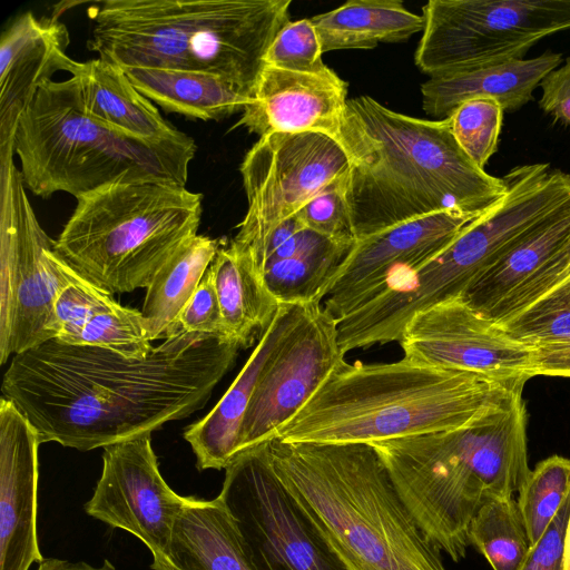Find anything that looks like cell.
<instances>
[{
	"instance_id": "6da1fadb",
	"label": "cell",
	"mask_w": 570,
	"mask_h": 570,
	"mask_svg": "<svg viewBox=\"0 0 570 570\" xmlns=\"http://www.w3.org/2000/svg\"><path fill=\"white\" fill-rule=\"evenodd\" d=\"M239 348L225 337L183 332L146 357L128 358L52 338L12 356L1 393L40 443L104 449L200 410Z\"/></svg>"
},
{
	"instance_id": "7a4b0ae2",
	"label": "cell",
	"mask_w": 570,
	"mask_h": 570,
	"mask_svg": "<svg viewBox=\"0 0 570 570\" xmlns=\"http://www.w3.org/2000/svg\"><path fill=\"white\" fill-rule=\"evenodd\" d=\"M336 140L350 161L344 198L356 242L436 213L483 214L507 193L503 177L462 150L448 119L411 117L360 96L347 100Z\"/></svg>"
},
{
	"instance_id": "3957f363",
	"label": "cell",
	"mask_w": 570,
	"mask_h": 570,
	"mask_svg": "<svg viewBox=\"0 0 570 570\" xmlns=\"http://www.w3.org/2000/svg\"><path fill=\"white\" fill-rule=\"evenodd\" d=\"M522 392L462 428L372 443L428 541L454 562L481 505L513 497L531 472Z\"/></svg>"
},
{
	"instance_id": "277c9868",
	"label": "cell",
	"mask_w": 570,
	"mask_h": 570,
	"mask_svg": "<svg viewBox=\"0 0 570 570\" xmlns=\"http://www.w3.org/2000/svg\"><path fill=\"white\" fill-rule=\"evenodd\" d=\"M527 381L415 364L343 358L275 434L284 442L376 443L462 428Z\"/></svg>"
},
{
	"instance_id": "5b68a950",
	"label": "cell",
	"mask_w": 570,
	"mask_h": 570,
	"mask_svg": "<svg viewBox=\"0 0 570 570\" xmlns=\"http://www.w3.org/2000/svg\"><path fill=\"white\" fill-rule=\"evenodd\" d=\"M292 0H106L88 49L126 67L207 72L253 96Z\"/></svg>"
},
{
	"instance_id": "8992f818",
	"label": "cell",
	"mask_w": 570,
	"mask_h": 570,
	"mask_svg": "<svg viewBox=\"0 0 570 570\" xmlns=\"http://www.w3.org/2000/svg\"><path fill=\"white\" fill-rule=\"evenodd\" d=\"M268 446L278 478L352 570H446L372 444Z\"/></svg>"
},
{
	"instance_id": "52a82bcc",
	"label": "cell",
	"mask_w": 570,
	"mask_h": 570,
	"mask_svg": "<svg viewBox=\"0 0 570 570\" xmlns=\"http://www.w3.org/2000/svg\"><path fill=\"white\" fill-rule=\"evenodd\" d=\"M13 149L21 177L32 194L77 198L117 183L164 181L186 187L197 150L180 132L144 139L86 114L69 80L41 83L21 111Z\"/></svg>"
},
{
	"instance_id": "ba28073f",
	"label": "cell",
	"mask_w": 570,
	"mask_h": 570,
	"mask_svg": "<svg viewBox=\"0 0 570 570\" xmlns=\"http://www.w3.org/2000/svg\"><path fill=\"white\" fill-rule=\"evenodd\" d=\"M203 195L164 181L117 183L77 198L55 252L110 295L147 288L160 266L197 235Z\"/></svg>"
},
{
	"instance_id": "9c48e42d",
	"label": "cell",
	"mask_w": 570,
	"mask_h": 570,
	"mask_svg": "<svg viewBox=\"0 0 570 570\" xmlns=\"http://www.w3.org/2000/svg\"><path fill=\"white\" fill-rule=\"evenodd\" d=\"M504 197L466 226L436 257L402 277L391 293L406 320L461 296L544 219L570 199V173L549 164L512 168Z\"/></svg>"
},
{
	"instance_id": "30bf717a",
	"label": "cell",
	"mask_w": 570,
	"mask_h": 570,
	"mask_svg": "<svg viewBox=\"0 0 570 570\" xmlns=\"http://www.w3.org/2000/svg\"><path fill=\"white\" fill-rule=\"evenodd\" d=\"M16 128L0 130V363L55 338L59 293L81 279L56 252L13 163Z\"/></svg>"
},
{
	"instance_id": "8fae6325",
	"label": "cell",
	"mask_w": 570,
	"mask_h": 570,
	"mask_svg": "<svg viewBox=\"0 0 570 570\" xmlns=\"http://www.w3.org/2000/svg\"><path fill=\"white\" fill-rule=\"evenodd\" d=\"M414 60L429 77L521 60L570 29V0H430Z\"/></svg>"
},
{
	"instance_id": "7c38bea8",
	"label": "cell",
	"mask_w": 570,
	"mask_h": 570,
	"mask_svg": "<svg viewBox=\"0 0 570 570\" xmlns=\"http://www.w3.org/2000/svg\"><path fill=\"white\" fill-rule=\"evenodd\" d=\"M218 497L256 570H352L276 474L268 442L232 461Z\"/></svg>"
},
{
	"instance_id": "4fadbf2b",
	"label": "cell",
	"mask_w": 570,
	"mask_h": 570,
	"mask_svg": "<svg viewBox=\"0 0 570 570\" xmlns=\"http://www.w3.org/2000/svg\"><path fill=\"white\" fill-rule=\"evenodd\" d=\"M239 171L247 212L232 240L254 262L272 233L318 194L346 185L348 158L322 132H274L247 151Z\"/></svg>"
},
{
	"instance_id": "5bb4252c",
	"label": "cell",
	"mask_w": 570,
	"mask_h": 570,
	"mask_svg": "<svg viewBox=\"0 0 570 570\" xmlns=\"http://www.w3.org/2000/svg\"><path fill=\"white\" fill-rule=\"evenodd\" d=\"M403 358L502 382L532 376L534 348L515 341L461 296L419 312L399 341Z\"/></svg>"
},
{
	"instance_id": "9a60e30c",
	"label": "cell",
	"mask_w": 570,
	"mask_h": 570,
	"mask_svg": "<svg viewBox=\"0 0 570 570\" xmlns=\"http://www.w3.org/2000/svg\"><path fill=\"white\" fill-rule=\"evenodd\" d=\"M344 356L337 320L313 304L259 376L242 424L238 454L273 440Z\"/></svg>"
},
{
	"instance_id": "2e32d148",
	"label": "cell",
	"mask_w": 570,
	"mask_h": 570,
	"mask_svg": "<svg viewBox=\"0 0 570 570\" xmlns=\"http://www.w3.org/2000/svg\"><path fill=\"white\" fill-rule=\"evenodd\" d=\"M186 499L163 478L151 434H144L104 448L101 474L83 508L89 517L138 538L159 560Z\"/></svg>"
},
{
	"instance_id": "e0dca14e",
	"label": "cell",
	"mask_w": 570,
	"mask_h": 570,
	"mask_svg": "<svg viewBox=\"0 0 570 570\" xmlns=\"http://www.w3.org/2000/svg\"><path fill=\"white\" fill-rule=\"evenodd\" d=\"M483 214L436 213L355 242L325 296L324 308L341 321L436 257Z\"/></svg>"
},
{
	"instance_id": "ac0fdd59",
	"label": "cell",
	"mask_w": 570,
	"mask_h": 570,
	"mask_svg": "<svg viewBox=\"0 0 570 570\" xmlns=\"http://www.w3.org/2000/svg\"><path fill=\"white\" fill-rule=\"evenodd\" d=\"M570 199L537 226L461 295L474 311L502 324L567 278Z\"/></svg>"
},
{
	"instance_id": "d6986e66",
	"label": "cell",
	"mask_w": 570,
	"mask_h": 570,
	"mask_svg": "<svg viewBox=\"0 0 570 570\" xmlns=\"http://www.w3.org/2000/svg\"><path fill=\"white\" fill-rule=\"evenodd\" d=\"M347 100V83L328 67L298 72L265 65L234 128L244 127L259 138L312 131L336 139Z\"/></svg>"
},
{
	"instance_id": "ffe728a7",
	"label": "cell",
	"mask_w": 570,
	"mask_h": 570,
	"mask_svg": "<svg viewBox=\"0 0 570 570\" xmlns=\"http://www.w3.org/2000/svg\"><path fill=\"white\" fill-rule=\"evenodd\" d=\"M38 432L8 399L0 400V570L40 563L37 534Z\"/></svg>"
},
{
	"instance_id": "44dd1931",
	"label": "cell",
	"mask_w": 570,
	"mask_h": 570,
	"mask_svg": "<svg viewBox=\"0 0 570 570\" xmlns=\"http://www.w3.org/2000/svg\"><path fill=\"white\" fill-rule=\"evenodd\" d=\"M312 305L279 304L272 322L222 399L204 417L185 429L184 439L196 456L199 471L226 469L238 455L242 424L259 376L271 356L305 318Z\"/></svg>"
},
{
	"instance_id": "7402d4cb",
	"label": "cell",
	"mask_w": 570,
	"mask_h": 570,
	"mask_svg": "<svg viewBox=\"0 0 570 570\" xmlns=\"http://www.w3.org/2000/svg\"><path fill=\"white\" fill-rule=\"evenodd\" d=\"M70 42L63 23L38 19L31 11L16 18L0 40V116L23 110L38 87L60 70L70 71L76 60L66 53Z\"/></svg>"
},
{
	"instance_id": "603a6c76",
	"label": "cell",
	"mask_w": 570,
	"mask_h": 570,
	"mask_svg": "<svg viewBox=\"0 0 570 570\" xmlns=\"http://www.w3.org/2000/svg\"><path fill=\"white\" fill-rule=\"evenodd\" d=\"M561 61V53L547 52L532 59L431 76L421 86L422 106L438 120L473 98H492L503 110L515 111L532 100L533 90Z\"/></svg>"
},
{
	"instance_id": "cb8c5ba5",
	"label": "cell",
	"mask_w": 570,
	"mask_h": 570,
	"mask_svg": "<svg viewBox=\"0 0 570 570\" xmlns=\"http://www.w3.org/2000/svg\"><path fill=\"white\" fill-rule=\"evenodd\" d=\"M151 570H256L219 497H187L165 556Z\"/></svg>"
},
{
	"instance_id": "d4e9b609",
	"label": "cell",
	"mask_w": 570,
	"mask_h": 570,
	"mask_svg": "<svg viewBox=\"0 0 570 570\" xmlns=\"http://www.w3.org/2000/svg\"><path fill=\"white\" fill-rule=\"evenodd\" d=\"M68 79L81 109L131 136L163 139L181 131L130 82L124 69L101 58L77 61Z\"/></svg>"
},
{
	"instance_id": "484cf974",
	"label": "cell",
	"mask_w": 570,
	"mask_h": 570,
	"mask_svg": "<svg viewBox=\"0 0 570 570\" xmlns=\"http://www.w3.org/2000/svg\"><path fill=\"white\" fill-rule=\"evenodd\" d=\"M134 87L166 112L220 120L243 112L252 97L225 79L200 71L126 67Z\"/></svg>"
},
{
	"instance_id": "4316f807",
	"label": "cell",
	"mask_w": 570,
	"mask_h": 570,
	"mask_svg": "<svg viewBox=\"0 0 570 570\" xmlns=\"http://www.w3.org/2000/svg\"><path fill=\"white\" fill-rule=\"evenodd\" d=\"M209 269L227 337L240 347L250 346L267 328L279 303L252 256L233 242L218 249Z\"/></svg>"
},
{
	"instance_id": "83f0119b",
	"label": "cell",
	"mask_w": 570,
	"mask_h": 570,
	"mask_svg": "<svg viewBox=\"0 0 570 570\" xmlns=\"http://www.w3.org/2000/svg\"><path fill=\"white\" fill-rule=\"evenodd\" d=\"M311 21L323 53L402 42L424 28L422 14L411 12L401 0H350Z\"/></svg>"
},
{
	"instance_id": "f1b7e54d",
	"label": "cell",
	"mask_w": 570,
	"mask_h": 570,
	"mask_svg": "<svg viewBox=\"0 0 570 570\" xmlns=\"http://www.w3.org/2000/svg\"><path fill=\"white\" fill-rule=\"evenodd\" d=\"M219 248L217 239L197 234L185 240L157 271L146 288L141 308L151 341L170 337L177 316Z\"/></svg>"
},
{
	"instance_id": "f546056e",
	"label": "cell",
	"mask_w": 570,
	"mask_h": 570,
	"mask_svg": "<svg viewBox=\"0 0 570 570\" xmlns=\"http://www.w3.org/2000/svg\"><path fill=\"white\" fill-rule=\"evenodd\" d=\"M355 242L330 249L267 264L263 279L279 304H321Z\"/></svg>"
},
{
	"instance_id": "4dcf8cb0",
	"label": "cell",
	"mask_w": 570,
	"mask_h": 570,
	"mask_svg": "<svg viewBox=\"0 0 570 570\" xmlns=\"http://www.w3.org/2000/svg\"><path fill=\"white\" fill-rule=\"evenodd\" d=\"M468 540L493 570H519L531 543L517 499L487 500L471 521Z\"/></svg>"
},
{
	"instance_id": "1f68e13d",
	"label": "cell",
	"mask_w": 570,
	"mask_h": 570,
	"mask_svg": "<svg viewBox=\"0 0 570 570\" xmlns=\"http://www.w3.org/2000/svg\"><path fill=\"white\" fill-rule=\"evenodd\" d=\"M56 340L69 345L108 350L128 358L146 357L154 347L141 311L118 302Z\"/></svg>"
},
{
	"instance_id": "d6a6232c",
	"label": "cell",
	"mask_w": 570,
	"mask_h": 570,
	"mask_svg": "<svg viewBox=\"0 0 570 570\" xmlns=\"http://www.w3.org/2000/svg\"><path fill=\"white\" fill-rule=\"evenodd\" d=\"M569 495V459L551 455L531 470L517 499L531 544L542 537Z\"/></svg>"
},
{
	"instance_id": "836d02e7",
	"label": "cell",
	"mask_w": 570,
	"mask_h": 570,
	"mask_svg": "<svg viewBox=\"0 0 570 570\" xmlns=\"http://www.w3.org/2000/svg\"><path fill=\"white\" fill-rule=\"evenodd\" d=\"M499 325L512 338L531 347L570 338V277Z\"/></svg>"
},
{
	"instance_id": "e575fe53",
	"label": "cell",
	"mask_w": 570,
	"mask_h": 570,
	"mask_svg": "<svg viewBox=\"0 0 570 570\" xmlns=\"http://www.w3.org/2000/svg\"><path fill=\"white\" fill-rule=\"evenodd\" d=\"M503 111L495 99L473 98L445 118L459 146L481 169L498 151Z\"/></svg>"
},
{
	"instance_id": "d590c367",
	"label": "cell",
	"mask_w": 570,
	"mask_h": 570,
	"mask_svg": "<svg viewBox=\"0 0 570 570\" xmlns=\"http://www.w3.org/2000/svg\"><path fill=\"white\" fill-rule=\"evenodd\" d=\"M322 47L311 18L289 21L274 38L264 62L266 66L298 71L318 72L327 68L322 60Z\"/></svg>"
},
{
	"instance_id": "8d00e7d4",
	"label": "cell",
	"mask_w": 570,
	"mask_h": 570,
	"mask_svg": "<svg viewBox=\"0 0 570 570\" xmlns=\"http://www.w3.org/2000/svg\"><path fill=\"white\" fill-rule=\"evenodd\" d=\"M116 303L112 295L85 278L69 284L59 293L55 302L52 315L55 338Z\"/></svg>"
},
{
	"instance_id": "74e56055",
	"label": "cell",
	"mask_w": 570,
	"mask_h": 570,
	"mask_svg": "<svg viewBox=\"0 0 570 570\" xmlns=\"http://www.w3.org/2000/svg\"><path fill=\"white\" fill-rule=\"evenodd\" d=\"M345 186L325 190L295 215L305 228H308L335 242H356L350 222L344 198Z\"/></svg>"
},
{
	"instance_id": "f35d334b",
	"label": "cell",
	"mask_w": 570,
	"mask_h": 570,
	"mask_svg": "<svg viewBox=\"0 0 570 570\" xmlns=\"http://www.w3.org/2000/svg\"><path fill=\"white\" fill-rule=\"evenodd\" d=\"M183 332L228 338L213 275L209 268L205 273L189 301L177 316L170 336Z\"/></svg>"
},
{
	"instance_id": "ab89813d",
	"label": "cell",
	"mask_w": 570,
	"mask_h": 570,
	"mask_svg": "<svg viewBox=\"0 0 570 570\" xmlns=\"http://www.w3.org/2000/svg\"><path fill=\"white\" fill-rule=\"evenodd\" d=\"M570 495L542 537L531 544L519 570H563Z\"/></svg>"
},
{
	"instance_id": "60d3db41",
	"label": "cell",
	"mask_w": 570,
	"mask_h": 570,
	"mask_svg": "<svg viewBox=\"0 0 570 570\" xmlns=\"http://www.w3.org/2000/svg\"><path fill=\"white\" fill-rule=\"evenodd\" d=\"M539 86L542 89L539 107L570 128V57L561 67L550 71Z\"/></svg>"
},
{
	"instance_id": "b9f144b4",
	"label": "cell",
	"mask_w": 570,
	"mask_h": 570,
	"mask_svg": "<svg viewBox=\"0 0 570 570\" xmlns=\"http://www.w3.org/2000/svg\"><path fill=\"white\" fill-rule=\"evenodd\" d=\"M532 376L570 377V338L533 347Z\"/></svg>"
},
{
	"instance_id": "7bdbcfd3",
	"label": "cell",
	"mask_w": 570,
	"mask_h": 570,
	"mask_svg": "<svg viewBox=\"0 0 570 570\" xmlns=\"http://www.w3.org/2000/svg\"><path fill=\"white\" fill-rule=\"evenodd\" d=\"M36 570H117L111 561L105 559L100 566L86 561H69L58 558H45Z\"/></svg>"
},
{
	"instance_id": "ee69618b",
	"label": "cell",
	"mask_w": 570,
	"mask_h": 570,
	"mask_svg": "<svg viewBox=\"0 0 570 570\" xmlns=\"http://www.w3.org/2000/svg\"><path fill=\"white\" fill-rule=\"evenodd\" d=\"M570 570V512L567 522L566 531V550H564V569Z\"/></svg>"
},
{
	"instance_id": "f6af8a7d",
	"label": "cell",
	"mask_w": 570,
	"mask_h": 570,
	"mask_svg": "<svg viewBox=\"0 0 570 570\" xmlns=\"http://www.w3.org/2000/svg\"><path fill=\"white\" fill-rule=\"evenodd\" d=\"M570 277V267L568 269L567 278Z\"/></svg>"
}]
</instances>
